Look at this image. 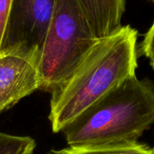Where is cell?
I'll use <instances>...</instances> for the list:
<instances>
[{
	"label": "cell",
	"instance_id": "obj_1",
	"mask_svg": "<svg viewBox=\"0 0 154 154\" xmlns=\"http://www.w3.org/2000/svg\"><path fill=\"white\" fill-rule=\"evenodd\" d=\"M138 32L122 25L99 39L61 87L52 92L49 120L54 133L62 130L106 94L135 75Z\"/></svg>",
	"mask_w": 154,
	"mask_h": 154
},
{
	"label": "cell",
	"instance_id": "obj_2",
	"mask_svg": "<svg viewBox=\"0 0 154 154\" xmlns=\"http://www.w3.org/2000/svg\"><path fill=\"white\" fill-rule=\"evenodd\" d=\"M154 123V85L129 78L67 125L69 146L137 143Z\"/></svg>",
	"mask_w": 154,
	"mask_h": 154
},
{
	"label": "cell",
	"instance_id": "obj_3",
	"mask_svg": "<svg viewBox=\"0 0 154 154\" xmlns=\"http://www.w3.org/2000/svg\"><path fill=\"white\" fill-rule=\"evenodd\" d=\"M98 40L79 0H57L39 60L40 90L51 94L67 82Z\"/></svg>",
	"mask_w": 154,
	"mask_h": 154
},
{
	"label": "cell",
	"instance_id": "obj_4",
	"mask_svg": "<svg viewBox=\"0 0 154 154\" xmlns=\"http://www.w3.org/2000/svg\"><path fill=\"white\" fill-rule=\"evenodd\" d=\"M57 0H12L0 53L21 52L39 58Z\"/></svg>",
	"mask_w": 154,
	"mask_h": 154
},
{
	"label": "cell",
	"instance_id": "obj_5",
	"mask_svg": "<svg viewBox=\"0 0 154 154\" xmlns=\"http://www.w3.org/2000/svg\"><path fill=\"white\" fill-rule=\"evenodd\" d=\"M39 58L21 52L0 53V114L40 89Z\"/></svg>",
	"mask_w": 154,
	"mask_h": 154
},
{
	"label": "cell",
	"instance_id": "obj_6",
	"mask_svg": "<svg viewBox=\"0 0 154 154\" xmlns=\"http://www.w3.org/2000/svg\"><path fill=\"white\" fill-rule=\"evenodd\" d=\"M95 36L107 37L122 26L126 0H79Z\"/></svg>",
	"mask_w": 154,
	"mask_h": 154
},
{
	"label": "cell",
	"instance_id": "obj_7",
	"mask_svg": "<svg viewBox=\"0 0 154 154\" xmlns=\"http://www.w3.org/2000/svg\"><path fill=\"white\" fill-rule=\"evenodd\" d=\"M49 154H151V149L147 145L137 142L69 146L61 150H52Z\"/></svg>",
	"mask_w": 154,
	"mask_h": 154
},
{
	"label": "cell",
	"instance_id": "obj_8",
	"mask_svg": "<svg viewBox=\"0 0 154 154\" xmlns=\"http://www.w3.org/2000/svg\"><path fill=\"white\" fill-rule=\"evenodd\" d=\"M35 141L29 136H17L0 132V154H32Z\"/></svg>",
	"mask_w": 154,
	"mask_h": 154
},
{
	"label": "cell",
	"instance_id": "obj_9",
	"mask_svg": "<svg viewBox=\"0 0 154 154\" xmlns=\"http://www.w3.org/2000/svg\"><path fill=\"white\" fill-rule=\"evenodd\" d=\"M141 52L150 60H154V21L148 32L144 34L141 45Z\"/></svg>",
	"mask_w": 154,
	"mask_h": 154
},
{
	"label": "cell",
	"instance_id": "obj_10",
	"mask_svg": "<svg viewBox=\"0 0 154 154\" xmlns=\"http://www.w3.org/2000/svg\"><path fill=\"white\" fill-rule=\"evenodd\" d=\"M11 4H12V0H0V46H1Z\"/></svg>",
	"mask_w": 154,
	"mask_h": 154
},
{
	"label": "cell",
	"instance_id": "obj_11",
	"mask_svg": "<svg viewBox=\"0 0 154 154\" xmlns=\"http://www.w3.org/2000/svg\"><path fill=\"white\" fill-rule=\"evenodd\" d=\"M151 61V65H152V67L153 68V69H154V60H150Z\"/></svg>",
	"mask_w": 154,
	"mask_h": 154
},
{
	"label": "cell",
	"instance_id": "obj_12",
	"mask_svg": "<svg viewBox=\"0 0 154 154\" xmlns=\"http://www.w3.org/2000/svg\"><path fill=\"white\" fill-rule=\"evenodd\" d=\"M151 154H154V145L152 147V149H151Z\"/></svg>",
	"mask_w": 154,
	"mask_h": 154
},
{
	"label": "cell",
	"instance_id": "obj_13",
	"mask_svg": "<svg viewBox=\"0 0 154 154\" xmlns=\"http://www.w3.org/2000/svg\"><path fill=\"white\" fill-rule=\"evenodd\" d=\"M151 1H152V3L154 4V0H151Z\"/></svg>",
	"mask_w": 154,
	"mask_h": 154
}]
</instances>
